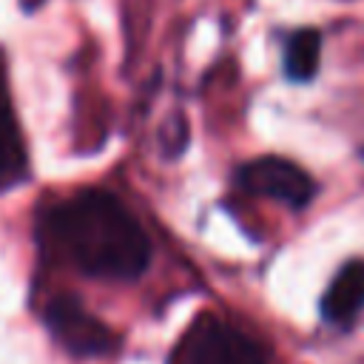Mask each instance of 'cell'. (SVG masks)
I'll use <instances>...</instances> for the list:
<instances>
[{
    "label": "cell",
    "instance_id": "cell-1",
    "mask_svg": "<svg viewBox=\"0 0 364 364\" xmlns=\"http://www.w3.org/2000/svg\"><path fill=\"white\" fill-rule=\"evenodd\" d=\"M37 242L51 259L97 282H136L154 259V245L134 210L105 188H80L46 205Z\"/></svg>",
    "mask_w": 364,
    "mask_h": 364
},
{
    "label": "cell",
    "instance_id": "cell-2",
    "mask_svg": "<svg viewBox=\"0 0 364 364\" xmlns=\"http://www.w3.org/2000/svg\"><path fill=\"white\" fill-rule=\"evenodd\" d=\"M40 321L51 341L71 358H108L122 347L119 333L105 324L77 293H54L40 307Z\"/></svg>",
    "mask_w": 364,
    "mask_h": 364
},
{
    "label": "cell",
    "instance_id": "cell-3",
    "mask_svg": "<svg viewBox=\"0 0 364 364\" xmlns=\"http://www.w3.org/2000/svg\"><path fill=\"white\" fill-rule=\"evenodd\" d=\"M168 364H270L262 344L216 313H199L176 338Z\"/></svg>",
    "mask_w": 364,
    "mask_h": 364
},
{
    "label": "cell",
    "instance_id": "cell-4",
    "mask_svg": "<svg viewBox=\"0 0 364 364\" xmlns=\"http://www.w3.org/2000/svg\"><path fill=\"white\" fill-rule=\"evenodd\" d=\"M233 182L239 191L250 196H264L293 210L307 208L316 196V179L293 159L273 156V154L242 162L233 171Z\"/></svg>",
    "mask_w": 364,
    "mask_h": 364
},
{
    "label": "cell",
    "instance_id": "cell-5",
    "mask_svg": "<svg viewBox=\"0 0 364 364\" xmlns=\"http://www.w3.org/2000/svg\"><path fill=\"white\" fill-rule=\"evenodd\" d=\"M28 173H31L28 148H26L23 128L11 100L6 51L0 48V193H9L17 185H23Z\"/></svg>",
    "mask_w": 364,
    "mask_h": 364
},
{
    "label": "cell",
    "instance_id": "cell-6",
    "mask_svg": "<svg viewBox=\"0 0 364 364\" xmlns=\"http://www.w3.org/2000/svg\"><path fill=\"white\" fill-rule=\"evenodd\" d=\"M321 318L333 327H350L364 310V259H350L338 267L318 301Z\"/></svg>",
    "mask_w": 364,
    "mask_h": 364
},
{
    "label": "cell",
    "instance_id": "cell-7",
    "mask_svg": "<svg viewBox=\"0 0 364 364\" xmlns=\"http://www.w3.org/2000/svg\"><path fill=\"white\" fill-rule=\"evenodd\" d=\"M321 63V34L316 28H299L287 37L282 65L284 77L293 82H310Z\"/></svg>",
    "mask_w": 364,
    "mask_h": 364
},
{
    "label": "cell",
    "instance_id": "cell-8",
    "mask_svg": "<svg viewBox=\"0 0 364 364\" xmlns=\"http://www.w3.org/2000/svg\"><path fill=\"white\" fill-rule=\"evenodd\" d=\"M361 159H364V148H361Z\"/></svg>",
    "mask_w": 364,
    "mask_h": 364
}]
</instances>
